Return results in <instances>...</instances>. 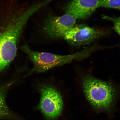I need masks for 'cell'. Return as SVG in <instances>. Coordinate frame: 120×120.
Here are the masks:
<instances>
[{
    "label": "cell",
    "mask_w": 120,
    "mask_h": 120,
    "mask_svg": "<svg viewBox=\"0 0 120 120\" xmlns=\"http://www.w3.org/2000/svg\"><path fill=\"white\" fill-rule=\"evenodd\" d=\"M31 15L11 7L0 8V75L14 59L17 45Z\"/></svg>",
    "instance_id": "obj_1"
},
{
    "label": "cell",
    "mask_w": 120,
    "mask_h": 120,
    "mask_svg": "<svg viewBox=\"0 0 120 120\" xmlns=\"http://www.w3.org/2000/svg\"><path fill=\"white\" fill-rule=\"evenodd\" d=\"M21 49L26 54L33 64L34 68L31 72L40 73L74 60L84 59L96 50V47L91 46L75 53L65 55L35 51L27 45L22 46Z\"/></svg>",
    "instance_id": "obj_2"
},
{
    "label": "cell",
    "mask_w": 120,
    "mask_h": 120,
    "mask_svg": "<svg viewBox=\"0 0 120 120\" xmlns=\"http://www.w3.org/2000/svg\"><path fill=\"white\" fill-rule=\"evenodd\" d=\"M82 86L87 99L95 109L106 110L113 106L117 92L109 82L88 76L82 79Z\"/></svg>",
    "instance_id": "obj_3"
},
{
    "label": "cell",
    "mask_w": 120,
    "mask_h": 120,
    "mask_svg": "<svg viewBox=\"0 0 120 120\" xmlns=\"http://www.w3.org/2000/svg\"><path fill=\"white\" fill-rule=\"evenodd\" d=\"M41 97L39 105L40 110L47 119L54 120L61 114L63 101L60 94L56 88L43 85L40 88Z\"/></svg>",
    "instance_id": "obj_4"
},
{
    "label": "cell",
    "mask_w": 120,
    "mask_h": 120,
    "mask_svg": "<svg viewBox=\"0 0 120 120\" xmlns=\"http://www.w3.org/2000/svg\"><path fill=\"white\" fill-rule=\"evenodd\" d=\"M105 32L85 24L75 25L68 30L63 38L71 45L89 44L102 36Z\"/></svg>",
    "instance_id": "obj_5"
},
{
    "label": "cell",
    "mask_w": 120,
    "mask_h": 120,
    "mask_svg": "<svg viewBox=\"0 0 120 120\" xmlns=\"http://www.w3.org/2000/svg\"><path fill=\"white\" fill-rule=\"evenodd\" d=\"M76 19L67 13L61 16H49L45 22V33L51 38H63L66 33L75 25Z\"/></svg>",
    "instance_id": "obj_6"
},
{
    "label": "cell",
    "mask_w": 120,
    "mask_h": 120,
    "mask_svg": "<svg viewBox=\"0 0 120 120\" xmlns=\"http://www.w3.org/2000/svg\"><path fill=\"white\" fill-rule=\"evenodd\" d=\"M100 0H73L67 5V13L76 19H85L89 17L100 7Z\"/></svg>",
    "instance_id": "obj_7"
},
{
    "label": "cell",
    "mask_w": 120,
    "mask_h": 120,
    "mask_svg": "<svg viewBox=\"0 0 120 120\" xmlns=\"http://www.w3.org/2000/svg\"><path fill=\"white\" fill-rule=\"evenodd\" d=\"M12 84L11 82L0 86V120H16V115L6 102L8 92Z\"/></svg>",
    "instance_id": "obj_8"
},
{
    "label": "cell",
    "mask_w": 120,
    "mask_h": 120,
    "mask_svg": "<svg viewBox=\"0 0 120 120\" xmlns=\"http://www.w3.org/2000/svg\"><path fill=\"white\" fill-rule=\"evenodd\" d=\"M100 7L120 10V0H100Z\"/></svg>",
    "instance_id": "obj_9"
},
{
    "label": "cell",
    "mask_w": 120,
    "mask_h": 120,
    "mask_svg": "<svg viewBox=\"0 0 120 120\" xmlns=\"http://www.w3.org/2000/svg\"><path fill=\"white\" fill-rule=\"evenodd\" d=\"M103 19L111 21L113 22V29L115 32L120 36V16L119 17H111L105 16Z\"/></svg>",
    "instance_id": "obj_10"
}]
</instances>
